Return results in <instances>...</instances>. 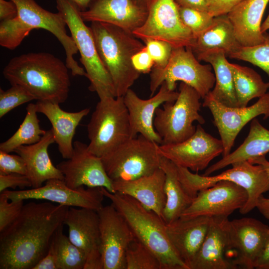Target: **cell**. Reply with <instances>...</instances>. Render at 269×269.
Returning <instances> with one entry per match:
<instances>
[{"label": "cell", "instance_id": "cell-1", "mask_svg": "<svg viewBox=\"0 0 269 269\" xmlns=\"http://www.w3.org/2000/svg\"><path fill=\"white\" fill-rule=\"evenodd\" d=\"M69 207L51 202L24 204L16 219L0 232V269H33L48 253Z\"/></svg>", "mask_w": 269, "mask_h": 269}, {"label": "cell", "instance_id": "cell-2", "mask_svg": "<svg viewBox=\"0 0 269 269\" xmlns=\"http://www.w3.org/2000/svg\"><path fill=\"white\" fill-rule=\"evenodd\" d=\"M68 68L59 58L47 52H31L12 58L2 74L11 85H18L37 101L64 103L69 95Z\"/></svg>", "mask_w": 269, "mask_h": 269}, {"label": "cell", "instance_id": "cell-3", "mask_svg": "<svg viewBox=\"0 0 269 269\" xmlns=\"http://www.w3.org/2000/svg\"><path fill=\"white\" fill-rule=\"evenodd\" d=\"M101 188L125 218L134 237L157 257L162 269H188L172 246L161 218L130 196Z\"/></svg>", "mask_w": 269, "mask_h": 269}, {"label": "cell", "instance_id": "cell-4", "mask_svg": "<svg viewBox=\"0 0 269 269\" xmlns=\"http://www.w3.org/2000/svg\"><path fill=\"white\" fill-rule=\"evenodd\" d=\"M90 27L100 58L112 80L115 97H123L139 77L132 58L145 45L132 33L108 23L92 22Z\"/></svg>", "mask_w": 269, "mask_h": 269}, {"label": "cell", "instance_id": "cell-5", "mask_svg": "<svg viewBox=\"0 0 269 269\" xmlns=\"http://www.w3.org/2000/svg\"><path fill=\"white\" fill-rule=\"evenodd\" d=\"M56 7L63 16L80 53V61L90 81L89 89L100 99L115 97L111 78L99 56L90 27L80 15V10L69 0H56Z\"/></svg>", "mask_w": 269, "mask_h": 269}, {"label": "cell", "instance_id": "cell-6", "mask_svg": "<svg viewBox=\"0 0 269 269\" xmlns=\"http://www.w3.org/2000/svg\"><path fill=\"white\" fill-rule=\"evenodd\" d=\"M87 132L88 149L100 158L132 138L124 97L100 99L87 125Z\"/></svg>", "mask_w": 269, "mask_h": 269}, {"label": "cell", "instance_id": "cell-7", "mask_svg": "<svg viewBox=\"0 0 269 269\" xmlns=\"http://www.w3.org/2000/svg\"><path fill=\"white\" fill-rule=\"evenodd\" d=\"M231 165V168L214 176L201 175L186 168L176 166L179 180L186 191L194 198L200 190L221 181L233 182L244 188L248 193V199L239 211L245 214L256 208L259 197L269 190V177L261 164L243 161Z\"/></svg>", "mask_w": 269, "mask_h": 269}, {"label": "cell", "instance_id": "cell-8", "mask_svg": "<svg viewBox=\"0 0 269 269\" xmlns=\"http://www.w3.org/2000/svg\"><path fill=\"white\" fill-rule=\"evenodd\" d=\"M201 98L193 88L181 82L176 100L166 102L162 104V108L159 107L156 109L153 126L161 138V144L181 142L195 132L194 122L205 123L204 118L199 114Z\"/></svg>", "mask_w": 269, "mask_h": 269}, {"label": "cell", "instance_id": "cell-9", "mask_svg": "<svg viewBox=\"0 0 269 269\" xmlns=\"http://www.w3.org/2000/svg\"><path fill=\"white\" fill-rule=\"evenodd\" d=\"M158 145L139 134L101 157L111 180H130L150 175L160 166Z\"/></svg>", "mask_w": 269, "mask_h": 269}, {"label": "cell", "instance_id": "cell-10", "mask_svg": "<svg viewBox=\"0 0 269 269\" xmlns=\"http://www.w3.org/2000/svg\"><path fill=\"white\" fill-rule=\"evenodd\" d=\"M199 61L190 47L173 48L166 66L151 70V97L163 82L175 91L176 82L180 81L193 88L204 99L214 86L215 77L211 65H203Z\"/></svg>", "mask_w": 269, "mask_h": 269}, {"label": "cell", "instance_id": "cell-11", "mask_svg": "<svg viewBox=\"0 0 269 269\" xmlns=\"http://www.w3.org/2000/svg\"><path fill=\"white\" fill-rule=\"evenodd\" d=\"M133 34L144 41L157 39L169 43L173 48H192L195 38L182 22L178 5L174 0H153L143 24Z\"/></svg>", "mask_w": 269, "mask_h": 269}, {"label": "cell", "instance_id": "cell-12", "mask_svg": "<svg viewBox=\"0 0 269 269\" xmlns=\"http://www.w3.org/2000/svg\"><path fill=\"white\" fill-rule=\"evenodd\" d=\"M269 234V226L252 218L229 220L227 258L234 269H253Z\"/></svg>", "mask_w": 269, "mask_h": 269}, {"label": "cell", "instance_id": "cell-13", "mask_svg": "<svg viewBox=\"0 0 269 269\" xmlns=\"http://www.w3.org/2000/svg\"><path fill=\"white\" fill-rule=\"evenodd\" d=\"M203 106L212 114L214 124L217 128L223 145L222 156L231 152L235 140L244 127L257 117L269 118V92L259 98L249 107H230L216 101L209 93L203 99Z\"/></svg>", "mask_w": 269, "mask_h": 269}, {"label": "cell", "instance_id": "cell-14", "mask_svg": "<svg viewBox=\"0 0 269 269\" xmlns=\"http://www.w3.org/2000/svg\"><path fill=\"white\" fill-rule=\"evenodd\" d=\"M2 193L10 200L43 199L68 207L84 208L98 211L103 205L105 197L101 187L81 186L72 188L64 180H48L44 185L21 190L6 189Z\"/></svg>", "mask_w": 269, "mask_h": 269}, {"label": "cell", "instance_id": "cell-15", "mask_svg": "<svg viewBox=\"0 0 269 269\" xmlns=\"http://www.w3.org/2000/svg\"><path fill=\"white\" fill-rule=\"evenodd\" d=\"M160 155L177 166L198 172L208 167L210 162L223 152L221 139L205 132L199 124L194 134L178 143L158 144Z\"/></svg>", "mask_w": 269, "mask_h": 269}, {"label": "cell", "instance_id": "cell-16", "mask_svg": "<svg viewBox=\"0 0 269 269\" xmlns=\"http://www.w3.org/2000/svg\"><path fill=\"white\" fill-rule=\"evenodd\" d=\"M17 9V16L32 29L42 28L53 34L63 47L66 55L65 63L73 76H84V68L74 58L78 50L71 36L68 35L66 23L58 12L53 13L39 5L34 0H10Z\"/></svg>", "mask_w": 269, "mask_h": 269}, {"label": "cell", "instance_id": "cell-17", "mask_svg": "<svg viewBox=\"0 0 269 269\" xmlns=\"http://www.w3.org/2000/svg\"><path fill=\"white\" fill-rule=\"evenodd\" d=\"M248 199V193L244 188L233 182L221 181L200 190L180 217H228L235 210L244 207Z\"/></svg>", "mask_w": 269, "mask_h": 269}, {"label": "cell", "instance_id": "cell-18", "mask_svg": "<svg viewBox=\"0 0 269 269\" xmlns=\"http://www.w3.org/2000/svg\"><path fill=\"white\" fill-rule=\"evenodd\" d=\"M103 269H126V252L135 238L123 216L111 204L98 211Z\"/></svg>", "mask_w": 269, "mask_h": 269}, {"label": "cell", "instance_id": "cell-19", "mask_svg": "<svg viewBox=\"0 0 269 269\" xmlns=\"http://www.w3.org/2000/svg\"><path fill=\"white\" fill-rule=\"evenodd\" d=\"M64 224L68 226L70 241L86 256L84 269H103L100 219L97 211L69 207Z\"/></svg>", "mask_w": 269, "mask_h": 269}, {"label": "cell", "instance_id": "cell-20", "mask_svg": "<svg viewBox=\"0 0 269 269\" xmlns=\"http://www.w3.org/2000/svg\"><path fill=\"white\" fill-rule=\"evenodd\" d=\"M56 167L63 175L65 183L70 188L83 186L104 187L111 193L115 192L101 158L92 153L88 145L80 141L73 142L71 157L60 162Z\"/></svg>", "mask_w": 269, "mask_h": 269}, {"label": "cell", "instance_id": "cell-21", "mask_svg": "<svg viewBox=\"0 0 269 269\" xmlns=\"http://www.w3.org/2000/svg\"><path fill=\"white\" fill-rule=\"evenodd\" d=\"M178 92L170 90L163 82L158 93L148 99L140 98L131 88L123 96L128 109L133 137L140 134L146 138L161 144L162 140L155 131L153 120L156 109L166 102H174Z\"/></svg>", "mask_w": 269, "mask_h": 269}, {"label": "cell", "instance_id": "cell-22", "mask_svg": "<svg viewBox=\"0 0 269 269\" xmlns=\"http://www.w3.org/2000/svg\"><path fill=\"white\" fill-rule=\"evenodd\" d=\"M147 14L148 10L134 0H93L80 11L85 22H106L132 33L143 24Z\"/></svg>", "mask_w": 269, "mask_h": 269}, {"label": "cell", "instance_id": "cell-23", "mask_svg": "<svg viewBox=\"0 0 269 269\" xmlns=\"http://www.w3.org/2000/svg\"><path fill=\"white\" fill-rule=\"evenodd\" d=\"M212 217H180L166 224V232L176 253L187 266L199 250L207 233Z\"/></svg>", "mask_w": 269, "mask_h": 269}, {"label": "cell", "instance_id": "cell-24", "mask_svg": "<svg viewBox=\"0 0 269 269\" xmlns=\"http://www.w3.org/2000/svg\"><path fill=\"white\" fill-rule=\"evenodd\" d=\"M228 217H213L205 239L189 269H234L227 253Z\"/></svg>", "mask_w": 269, "mask_h": 269}, {"label": "cell", "instance_id": "cell-25", "mask_svg": "<svg viewBox=\"0 0 269 269\" xmlns=\"http://www.w3.org/2000/svg\"><path fill=\"white\" fill-rule=\"evenodd\" d=\"M165 178V173L160 167L148 175L133 180H115L112 182L115 192L131 196L162 218L166 203Z\"/></svg>", "mask_w": 269, "mask_h": 269}, {"label": "cell", "instance_id": "cell-26", "mask_svg": "<svg viewBox=\"0 0 269 269\" xmlns=\"http://www.w3.org/2000/svg\"><path fill=\"white\" fill-rule=\"evenodd\" d=\"M35 104L37 112L45 116L51 124L55 142L61 156L64 159L70 158L76 129L90 109L69 112L62 110L59 104L51 102L37 101Z\"/></svg>", "mask_w": 269, "mask_h": 269}, {"label": "cell", "instance_id": "cell-27", "mask_svg": "<svg viewBox=\"0 0 269 269\" xmlns=\"http://www.w3.org/2000/svg\"><path fill=\"white\" fill-rule=\"evenodd\" d=\"M269 0H244L227 14L237 39L242 46L262 43L266 33L261 30L262 19Z\"/></svg>", "mask_w": 269, "mask_h": 269}, {"label": "cell", "instance_id": "cell-28", "mask_svg": "<svg viewBox=\"0 0 269 269\" xmlns=\"http://www.w3.org/2000/svg\"><path fill=\"white\" fill-rule=\"evenodd\" d=\"M55 142L52 129L46 131L37 142L17 147L14 152L23 159L32 188H38L51 179L64 180V176L52 163L48 152L49 146Z\"/></svg>", "mask_w": 269, "mask_h": 269}, {"label": "cell", "instance_id": "cell-29", "mask_svg": "<svg viewBox=\"0 0 269 269\" xmlns=\"http://www.w3.org/2000/svg\"><path fill=\"white\" fill-rule=\"evenodd\" d=\"M269 152V130L255 118L251 121L249 133L243 142L235 150L207 167L204 175H210L235 162L266 155Z\"/></svg>", "mask_w": 269, "mask_h": 269}, {"label": "cell", "instance_id": "cell-30", "mask_svg": "<svg viewBox=\"0 0 269 269\" xmlns=\"http://www.w3.org/2000/svg\"><path fill=\"white\" fill-rule=\"evenodd\" d=\"M241 46L226 14L214 17L210 25L196 38L192 49L196 55L221 50L229 56Z\"/></svg>", "mask_w": 269, "mask_h": 269}, {"label": "cell", "instance_id": "cell-31", "mask_svg": "<svg viewBox=\"0 0 269 269\" xmlns=\"http://www.w3.org/2000/svg\"><path fill=\"white\" fill-rule=\"evenodd\" d=\"M160 167L165 175L164 191L166 203L162 219L166 224H168L180 218L194 198L189 194L182 185L175 164L161 156Z\"/></svg>", "mask_w": 269, "mask_h": 269}, {"label": "cell", "instance_id": "cell-32", "mask_svg": "<svg viewBox=\"0 0 269 269\" xmlns=\"http://www.w3.org/2000/svg\"><path fill=\"white\" fill-rule=\"evenodd\" d=\"M226 55L221 50H211L196 55L198 60L209 63L214 70L215 83L209 93L211 96L224 106L237 107L239 106L233 73Z\"/></svg>", "mask_w": 269, "mask_h": 269}, {"label": "cell", "instance_id": "cell-33", "mask_svg": "<svg viewBox=\"0 0 269 269\" xmlns=\"http://www.w3.org/2000/svg\"><path fill=\"white\" fill-rule=\"evenodd\" d=\"M230 66L239 107L247 106L251 100L255 98H259L267 93L269 82H265L254 70L231 63Z\"/></svg>", "mask_w": 269, "mask_h": 269}, {"label": "cell", "instance_id": "cell-34", "mask_svg": "<svg viewBox=\"0 0 269 269\" xmlns=\"http://www.w3.org/2000/svg\"><path fill=\"white\" fill-rule=\"evenodd\" d=\"M26 111L25 118L16 132L6 140L0 143V151L10 153L20 146L34 144L46 133V131L40 128L36 104H28Z\"/></svg>", "mask_w": 269, "mask_h": 269}, {"label": "cell", "instance_id": "cell-35", "mask_svg": "<svg viewBox=\"0 0 269 269\" xmlns=\"http://www.w3.org/2000/svg\"><path fill=\"white\" fill-rule=\"evenodd\" d=\"M63 225L53 235L49 247L56 258L58 269H84L86 256L63 233Z\"/></svg>", "mask_w": 269, "mask_h": 269}, {"label": "cell", "instance_id": "cell-36", "mask_svg": "<svg viewBox=\"0 0 269 269\" xmlns=\"http://www.w3.org/2000/svg\"><path fill=\"white\" fill-rule=\"evenodd\" d=\"M126 269H162L157 257L135 237L126 252Z\"/></svg>", "mask_w": 269, "mask_h": 269}, {"label": "cell", "instance_id": "cell-37", "mask_svg": "<svg viewBox=\"0 0 269 269\" xmlns=\"http://www.w3.org/2000/svg\"><path fill=\"white\" fill-rule=\"evenodd\" d=\"M32 30L17 15L12 19L0 21V45L9 50H14Z\"/></svg>", "mask_w": 269, "mask_h": 269}, {"label": "cell", "instance_id": "cell-38", "mask_svg": "<svg viewBox=\"0 0 269 269\" xmlns=\"http://www.w3.org/2000/svg\"><path fill=\"white\" fill-rule=\"evenodd\" d=\"M229 57L249 62L264 71L269 77V35L265 40L252 46H241Z\"/></svg>", "mask_w": 269, "mask_h": 269}, {"label": "cell", "instance_id": "cell-39", "mask_svg": "<svg viewBox=\"0 0 269 269\" xmlns=\"http://www.w3.org/2000/svg\"><path fill=\"white\" fill-rule=\"evenodd\" d=\"M36 100L27 89L18 85H12L4 90L0 89V118L16 107Z\"/></svg>", "mask_w": 269, "mask_h": 269}, {"label": "cell", "instance_id": "cell-40", "mask_svg": "<svg viewBox=\"0 0 269 269\" xmlns=\"http://www.w3.org/2000/svg\"><path fill=\"white\" fill-rule=\"evenodd\" d=\"M178 9L182 22L190 30L195 39L210 25L214 18L208 11L179 5Z\"/></svg>", "mask_w": 269, "mask_h": 269}, {"label": "cell", "instance_id": "cell-41", "mask_svg": "<svg viewBox=\"0 0 269 269\" xmlns=\"http://www.w3.org/2000/svg\"><path fill=\"white\" fill-rule=\"evenodd\" d=\"M24 200H10L3 193L0 194V232L10 225L18 217Z\"/></svg>", "mask_w": 269, "mask_h": 269}, {"label": "cell", "instance_id": "cell-42", "mask_svg": "<svg viewBox=\"0 0 269 269\" xmlns=\"http://www.w3.org/2000/svg\"><path fill=\"white\" fill-rule=\"evenodd\" d=\"M144 42L153 60V68H164L170 59L173 49L172 46L165 41L157 39H148Z\"/></svg>", "mask_w": 269, "mask_h": 269}, {"label": "cell", "instance_id": "cell-43", "mask_svg": "<svg viewBox=\"0 0 269 269\" xmlns=\"http://www.w3.org/2000/svg\"><path fill=\"white\" fill-rule=\"evenodd\" d=\"M15 173L27 175L23 159L17 154H10L0 150V175Z\"/></svg>", "mask_w": 269, "mask_h": 269}, {"label": "cell", "instance_id": "cell-44", "mask_svg": "<svg viewBox=\"0 0 269 269\" xmlns=\"http://www.w3.org/2000/svg\"><path fill=\"white\" fill-rule=\"evenodd\" d=\"M17 187L21 189L32 188L31 182L27 175L15 173L0 175V193L8 188L15 189Z\"/></svg>", "mask_w": 269, "mask_h": 269}, {"label": "cell", "instance_id": "cell-45", "mask_svg": "<svg viewBox=\"0 0 269 269\" xmlns=\"http://www.w3.org/2000/svg\"><path fill=\"white\" fill-rule=\"evenodd\" d=\"M132 62L134 67L140 74L150 72L154 65L153 60L145 45L133 56Z\"/></svg>", "mask_w": 269, "mask_h": 269}, {"label": "cell", "instance_id": "cell-46", "mask_svg": "<svg viewBox=\"0 0 269 269\" xmlns=\"http://www.w3.org/2000/svg\"><path fill=\"white\" fill-rule=\"evenodd\" d=\"M253 164H261L266 170L269 177V161L266 159V155L261 156L248 160ZM256 208L262 215L269 220V198H266L262 195L258 198Z\"/></svg>", "mask_w": 269, "mask_h": 269}, {"label": "cell", "instance_id": "cell-47", "mask_svg": "<svg viewBox=\"0 0 269 269\" xmlns=\"http://www.w3.org/2000/svg\"><path fill=\"white\" fill-rule=\"evenodd\" d=\"M244 0H208V12L213 16L226 14Z\"/></svg>", "mask_w": 269, "mask_h": 269}, {"label": "cell", "instance_id": "cell-48", "mask_svg": "<svg viewBox=\"0 0 269 269\" xmlns=\"http://www.w3.org/2000/svg\"><path fill=\"white\" fill-rule=\"evenodd\" d=\"M17 15V7L13 2L10 0H0V21L12 19Z\"/></svg>", "mask_w": 269, "mask_h": 269}, {"label": "cell", "instance_id": "cell-49", "mask_svg": "<svg viewBox=\"0 0 269 269\" xmlns=\"http://www.w3.org/2000/svg\"><path fill=\"white\" fill-rule=\"evenodd\" d=\"M33 269H58L57 259L54 253L49 249L47 255L38 262Z\"/></svg>", "mask_w": 269, "mask_h": 269}, {"label": "cell", "instance_id": "cell-50", "mask_svg": "<svg viewBox=\"0 0 269 269\" xmlns=\"http://www.w3.org/2000/svg\"><path fill=\"white\" fill-rule=\"evenodd\" d=\"M180 6L208 11V0H174Z\"/></svg>", "mask_w": 269, "mask_h": 269}, {"label": "cell", "instance_id": "cell-51", "mask_svg": "<svg viewBox=\"0 0 269 269\" xmlns=\"http://www.w3.org/2000/svg\"><path fill=\"white\" fill-rule=\"evenodd\" d=\"M256 269H269V234L264 247L254 266Z\"/></svg>", "mask_w": 269, "mask_h": 269}, {"label": "cell", "instance_id": "cell-52", "mask_svg": "<svg viewBox=\"0 0 269 269\" xmlns=\"http://www.w3.org/2000/svg\"><path fill=\"white\" fill-rule=\"evenodd\" d=\"M79 8L80 11L86 10L93 0H69Z\"/></svg>", "mask_w": 269, "mask_h": 269}, {"label": "cell", "instance_id": "cell-53", "mask_svg": "<svg viewBox=\"0 0 269 269\" xmlns=\"http://www.w3.org/2000/svg\"><path fill=\"white\" fill-rule=\"evenodd\" d=\"M138 4L145 8L148 9L153 0H134Z\"/></svg>", "mask_w": 269, "mask_h": 269}, {"label": "cell", "instance_id": "cell-54", "mask_svg": "<svg viewBox=\"0 0 269 269\" xmlns=\"http://www.w3.org/2000/svg\"><path fill=\"white\" fill-rule=\"evenodd\" d=\"M269 29V14L264 22L262 24L261 30L263 33H265Z\"/></svg>", "mask_w": 269, "mask_h": 269}]
</instances>
